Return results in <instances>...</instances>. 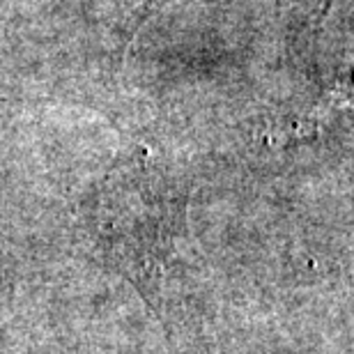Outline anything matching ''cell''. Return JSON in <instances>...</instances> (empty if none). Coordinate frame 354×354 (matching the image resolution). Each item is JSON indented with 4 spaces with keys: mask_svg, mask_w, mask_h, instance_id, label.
Wrapping results in <instances>:
<instances>
[{
    "mask_svg": "<svg viewBox=\"0 0 354 354\" xmlns=\"http://www.w3.org/2000/svg\"><path fill=\"white\" fill-rule=\"evenodd\" d=\"M187 207V182L138 150L111 168L79 214L88 253L136 290L168 338L194 322L198 295Z\"/></svg>",
    "mask_w": 354,
    "mask_h": 354,
    "instance_id": "cell-1",
    "label": "cell"
}]
</instances>
